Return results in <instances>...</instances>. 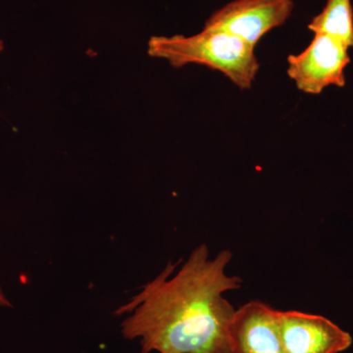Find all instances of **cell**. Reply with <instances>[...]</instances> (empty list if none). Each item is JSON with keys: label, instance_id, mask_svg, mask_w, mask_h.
I'll return each instance as SVG.
<instances>
[{"label": "cell", "instance_id": "obj_6", "mask_svg": "<svg viewBox=\"0 0 353 353\" xmlns=\"http://www.w3.org/2000/svg\"><path fill=\"white\" fill-rule=\"evenodd\" d=\"M229 334L232 353H285L278 310L262 301L236 309Z\"/></svg>", "mask_w": 353, "mask_h": 353}, {"label": "cell", "instance_id": "obj_4", "mask_svg": "<svg viewBox=\"0 0 353 353\" xmlns=\"http://www.w3.org/2000/svg\"><path fill=\"white\" fill-rule=\"evenodd\" d=\"M294 7V0H233L211 14L203 29L229 32L255 48L287 22Z\"/></svg>", "mask_w": 353, "mask_h": 353}, {"label": "cell", "instance_id": "obj_2", "mask_svg": "<svg viewBox=\"0 0 353 353\" xmlns=\"http://www.w3.org/2000/svg\"><path fill=\"white\" fill-rule=\"evenodd\" d=\"M254 46L229 32L203 29L194 36L152 37L148 54L174 68L199 64L224 74L240 90H250L260 64Z\"/></svg>", "mask_w": 353, "mask_h": 353}, {"label": "cell", "instance_id": "obj_7", "mask_svg": "<svg viewBox=\"0 0 353 353\" xmlns=\"http://www.w3.org/2000/svg\"><path fill=\"white\" fill-rule=\"evenodd\" d=\"M308 29L324 34L353 48V9L352 0H327L324 9L312 18Z\"/></svg>", "mask_w": 353, "mask_h": 353}, {"label": "cell", "instance_id": "obj_8", "mask_svg": "<svg viewBox=\"0 0 353 353\" xmlns=\"http://www.w3.org/2000/svg\"><path fill=\"white\" fill-rule=\"evenodd\" d=\"M13 305L11 301H9L6 292H3L1 285H0V308H12Z\"/></svg>", "mask_w": 353, "mask_h": 353}, {"label": "cell", "instance_id": "obj_3", "mask_svg": "<svg viewBox=\"0 0 353 353\" xmlns=\"http://www.w3.org/2000/svg\"><path fill=\"white\" fill-rule=\"evenodd\" d=\"M350 48L324 34H314L307 48L288 57V75L304 94H320L325 88H343L350 63Z\"/></svg>", "mask_w": 353, "mask_h": 353}, {"label": "cell", "instance_id": "obj_9", "mask_svg": "<svg viewBox=\"0 0 353 353\" xmlns=\"http://www.w3.org/2000/svg\"><path fill=\"white\" fill-rule=\"evenodd\" d=\"M4 50V43L3 41L0 39V52H1L2 50Z\"/></svg>", "mask_w": 353, "mask_h": 353}, {"label": "cell", "instance_id": "obj_1", "mask_svg": "<svg viewBox=\"0 0 353 353\" xmlns=\"http://www.w3.org/2000/svg\"><path fill=\"white\" fill-rule=\"evenodd\" d=\"M233 254L223 250L209 259L208 245L197 246L174 273L168 264L117 310L126 340L138 341L141 353H232L230 325L236 309L224 294L241 287L229 276Z\"/></svg>", "mask_w": 353, "mask_h": 353}, {"label": "cell", "instance_id": "obj_5", "mask_svg": "<svg viewBox=\"0 0 353 353\" xmlns=\"http://www.w3.org/2000/svg\"><path fill=\"white\" fill-rule=\"evenodd\" d=\"M285 353H341L352 347V334L322 315L278 310Z\"/></svg>", "mask_w": 353, "mask_h": 353}]
</instances>
